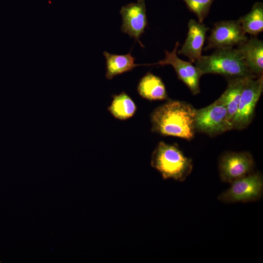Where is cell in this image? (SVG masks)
<instances>
[{
  "mask_svg": "<svg viewBox=\"0 0 263 263\" xmlns=\"http://www.w3.org/2000/svg\"><path fill=\"white\" fill-rule=\"evenodd\" d=\"M196 112L197 109L186 102L169 100L152 112L151 131L163 136L190 140L196 132Z\"/></svg>",
  "mask_w": 263,
  "mask_h": 263,
  "instance_id": "obj_1",
  "label": "cell"
},
{
  "mask_svg": "<svg viewBox=\"0 0 263 263\" xmlns=\"http://www.w3.org/2000/svg\"><path fill=\"white\" fill-rule=\"evenodd\" d=\"M202 75H222L227 79L237 77H257L246 66L237 48L217 49L211 55L202 56L195 62Z\"/></svg>",
  "mask_w": 263,
  "mask_h": 263,
  "instance_id": "obj_2",
  "label": "cell"
},
{
  "mask_svg": "<svg viewBox=\"0 0 263 263\" xmlns=\"http://www.w3.org/2000/svg\"><path fill=\"white\" fill-rule=\"evenodd\" d=\"M151 166L158 170L164 179L184 181L193 169L192 160L185 155L176 144L159 142L153 151Z\"/></svg>",
  "mask_w": 263,
  "mask_h": 263,
  "instance_id": "obj_3",
  "label": "cell"
},
{
  "mask_svg": "<svg viewBox=\"0 0 263 263\" xmlns=\"http://www.w3.org/2000/svg\"><path fill=\"white\" fill-rule=\"evenodd\" d=\"M195 126L196 132L210 136L233 130L226 107L219 97L208 106L197 109Z\"/></svg>",
  "mask_w": 263,
  "mask_h": 263,
  "instance_id": "obj_4",
  "label": "cell"
},
{
  "mask_svg": "<svg viewBox=\"0 0 263 263\" xmlns=\"http://www.w3.org/2000/svg\"><path fill=\"white\" fill-rule=\"evenodd\" d=\"M230 184V187L218 196L220 201L225 203L254 202L263 195V177L259 172H253Z\"/></svg>",
  "mask_w": 263,
  "mask_h": 263,
  "instance_id": "obj_5",
  "label": "cell"
},
{
  "mask_svg": "<svg viewBox=\"0 0 263 263\" xmlns=\"http://www.w3.org/2000/svg\"><path fill=\"white\" fill-rule=\"evenodd\" d=\"M263 91V75L247 79L233 121V129L243 130L251 123L256 106Z\"/></svg>",
  "mask_w": 263,
  "mask_h": 263,
  "instance_id": "obj_6",
  "label": "cell"
},
{
  "mask_svg": "<svg viewBox=\"0 0 263 263\" xmlns=\"http://www.w3.org/2000/svg\"><path fill=\"white\" fill-rule=\"evenodd\" d=\"M255 163L251 154L247 151L227 152L219 160L220 179L231 183L254 172Z\"/></svg>",
  "mask_w": 263,
  "mask_h": 263,
  "instance_id": "obj_7",
  "label": "cell"
},
{
  "mask_svg": "<svg viewBox=\"0 0 263 263\" xmlns=\"http://www.w3.org/2000/svg\"><path fill=\"white\" fill-rule=\"evenodd\" d=\"M245 34L239 20L217 22L207 38L205 50L238 46L248 39Z\"/></svg>",
  "mask_w": 263,
  "mask_h": 263,
  "instance_id": "obj_8",
  "label": "cell"
},
{
  "mask_svg": "<svg viewBox=\"0 0 263 263\" xmlns=\"http://www.w3.org/2000/svg\"><path fill=\"white\" fill-rule=\"evenodd\" d=\"M179 45V42H176L171 52L165 51V57L164 59L146 65L172 66L178 79L188 88L193 94L196 95L200 92V79L203 75L199 69L195 65H193L191 62L184 61L178 57L177 51Z\"/></svg>",
  "mask_w": 263,
  "mask_h": 263,
  "instance_id": "obj_9",
  "label": "cell"
},
{
  "mask_svg": "<svg viewBox=\"0 0 263 263\" xmlns=\"http://www.w3.org/2000/svg\"><path fill=\"white\" fill-rule=\"evenodd\" d=\"M120 14L122 19L121 30L133 38L141 47H144L140 40V37L145 32L148 26L146 4L144 0H137L123 6Z\"/></svg>",
  "mask_w": 263,
  "mask_h": 263,
  "instance_id": "obj_10",
  "label": "cell"
},
{
  "mask_svg": "<svg viewBox=\"0 0 263 263\" xmlns=\"http://www.w3.org/2000/svg\"><path fill=\"white\" fill-rule=\"evenodd\" d=\"M209 28L205 24L193 19L188 23V32L185 41L177 54L188 58L189 62H195L201 56L207 32Z\"/></svg>",
  "mask_w": 263,
  "mask_h": 263,
  "instance_id": "obj_11",
  "label": "cell"
},
{
  "mask_svg": "<svg viewBox=\"0 0 263 263\" xmlns=\"http://www.w3.org/2000/svg\"><path fill=\"white\" fill-rule=\"evenodd\" d=\"M248 69L256 76L263 75V41L251 37L237 48Z\"/></svg>",
  "mask_w": 263,
  "mask_h": 263,
  "instance_id": "obj_12",
  "label": "cell"
},
{
  "mask_svg": "<svg viewBox=\"0 0 263 263\" xmlns=\"http://www.w3.org/2000/svg\"><path fill=\"white\" fill-rule=\"evenodd\" d=\"M250 77H237L227 79L226 89L219 97L225 105L229 121L233 128V121L238 110L242 91L247 79Z\"/></svg>",
  "mask_w": 263,
  "mask_h": 263,
  "instance_id": "obj_13",
  "label": "cell"
},
{
  "mask_svg": "<svg viewBox=\"0 0 263 263\" xmlns=\"http://www.w3.org/2000/svg\"><path fill=\"white\" fill-rule=\"evenodd\" d=\"M137 91L141 97L150 101L163 100L168 98L161 78L150 72L147 73L140 79Z\"/></svg>",
  "mask_w": 263,
  "mask_h": 263,
  "instance_id": "obj_14",
  "label": "cell"
},
{
  "mask_svg": "<svg viewBox=\"0 0 263 263\" xmlns=\"http://www.w3.org/2000/svg\"><path fill=\"white\" fill-rule=\"evenodd\" d=\"M103 55L106 59V77L109 80L141 65L135 63L136 58L132 56L131 52L125 55H116L104 51Z\"/></svg>",
  "mask_w": 263,
  "mask_h": 263,
  "instance_id": "obj_15",
  "label": "cell"
},
{
  "mask_svg": "<svg viewBox=\"0 0 263 263\" xmlns=\"http://www.w3.org/2000/svg\"><path fill=\"white\" fill-rule=\"evenodd\" d=\"M113 99L108 110L116 118L124 120L132 117L136 111L132 99L125 92L113 95Z\"/></svg>",
  "mask_w": 263,
  "mask_h": 263,
  "instance_id": "obj_16",
  "label": "cell"
},
{
  "mask_svg": "<svg viewBox=\"0 0 263 263\" xmlns=\"http://www.w3.org/2000/svg\"><path fill=\"white\" fill-rule=\"evenodd\" d=\"M245 34L256 36L263 31V4L256 2L250 11L238 19Z\"/></svg>",
  "mask_w": 263,
  "mask_h": 263,
  "instance_id": "obj_17",
  "label": "cell"
},
{
  "mask_svg": "<svg viewBox=\"0 0 263 263\" xmlns=\"http://www.w3.org/2000/svg\"><path fill=\"white\" fill-rule=\"evenodd\" d=\"M188 9L196 15L198 22L203 23L215 0H182Z\"/></svg>",
  "mask_w": 263,
  "mask_h": 263,
  "instance_id": "obj_18",
  "label": "cell"
}]
</instances>
